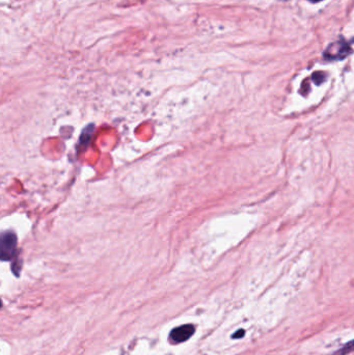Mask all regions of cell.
<instances>
[{
    "label": "cell",
    "instance_id": "4",
    "mask_svg": "<svg viewBox=\"0 0 354 355\" xmlns=\"http://www.w3.org/2000/svg\"><path fill=\"white\" fill-rule=\"evenodd\" d=\"M351 352H354V340L347 343L345 346H343L339 351H337L333 355H347Z\"/></svg>",
    "mask_w": 354,
    "mask_h": 355
},
{
    "label": "cell",
    "instance_id": "6",
    "mask_svg": "<svg viewBox=\"0 0 354 355\" xmlns=\"http://www.w3.org/2000/svg\"><path fill=\"white\" fill-rule=\"evenodd\" d=\"M311 1H313V2H318V1H321V0H311Z\"/></svg>",
    "mask_w": 354,
    "mask_h": 355
},
{
    "label": "cell",
    "instance_id": "5",
    "mask_svg": "<svg viewBox=\"0 0 354 355\" xmlns=\"http://www.w3.org/2000/svg\"><path fill=\"white\" fill-rule=\"evenodd\" d=\"M243 335H244V330H238V331L233 335V338H234V339H239V338L243 337Z\"/></svg>",
    "mask_w": 354,
    "mask_h": 355
},
{
    "label": "cell",
    "instance_id": "1",
    "mask_svg": "<svg viewBox=\"0 0 354 355\" xmlns=\"http://www.w3.org/2000/svg\"><path fill=\"white\" fill-rule=\"evenodd\" d=\"M17 253V237L13 232H5L1 236V260L11 261Z\"/></svg>",
    "mask_w": 354,
    "mask_h": 355
},
{
    "label": "cell",
    "instance_id": "3",
    "mask_svg": "<svg viewBox=\"0 0 354 355\" xmlns=\"http://www.w3.org/2000/svg\"><path fill=\"white\" fill-rule=\"evenodd\" d=\"M351 52L350 46L344 41H339L332 43L324 52V56L326 60L329 61H339L343 60Z\"/></svg>",
    "mask_w": 354,
    "mask_h": 355
},
{
    "label": "cell",
    "instance_id": "2",
    "mask_svg": "<svg viewBox=\"0 0 354 355\" xmlns=\"http://www.w3.org/2000/svg\"><path fill=\"white\" fill-rule=\"evenodd\" d=\"M194 331H195V327L193 324H185V325L178 326V327L174 328L170 331L168 341H169V343L174 344V345L181 344V343L188 341L191 337H193V335L194 334Z\"/></svg>",
    "mask_w": 354,
    "mask_h": 355
}]
</instances>
